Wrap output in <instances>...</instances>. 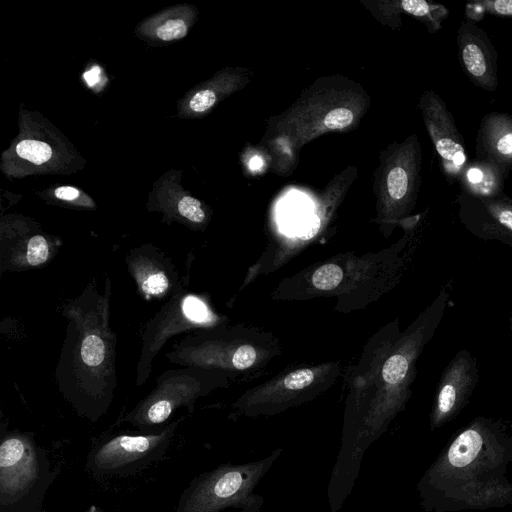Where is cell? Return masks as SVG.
<instances>
[{"mask_svg": "<svg viewBox=\"0 0 512 512\" xmlns=\"http://www.w3.org/2000/svg\"><path fill=\"white\" fill-rule=\"evenodd\" d=\"M512 420L478 416L458 429L416 485L425 512L512 505Z\"/></svg>", "mask_w": 512, "mask_h": 512, "instance_id": "cell-1", "label": "cell"}, {"mask_svg": "<svg viewBox=\"0 0 512 512\" xmlns=\"http://www.w3.org/2000/svg\"><path fill=\"white\" fill-rule=\"evenodd\" d=\"M283 448L253 462L224 464L203 475L188 495L183 512H220L232 507L239 512H260L264 498L256 486L280 457Z\"/></svg>", "mask_w": 512, "mask_h": 512, "instance_id": "cell-2", "label": "cell"}, {"mask_svg": "<svg viewBox=\"0 0 512 512\" xmlns=\"http://www.w3.org/2000/svg\"><path fill=\"white\" fill-rule=\"evenodd\" d=\"M418 107L439 156L444 177L452 185L459 181L468 162L465 141L445 101L435 91L424 92Z\"/></svg>", "mask_w": 512, "mask_h": 512, "instance_id": "cell-3", "label": "cell"}, {"mask_svg": "<svg viewBox=\"0 0 512 512\" xmlns=\"http://www.w3.org/2000/svg\"><path fill=\"white\" fill-rule=\"evenodd\" d=\"M457 215L463 227L485 241H498L512 247V198L504 192L475 196L459 191Z\"/></svg>", "mask_w": 512, "mask_h": 512, "instance_id": "cell-4", "label": "cell"}, {"mask_svg": "<svg viewBox=\"0 0 512 512\" xmlns=\"http://www.w3.org/2000/svg\"><path fill=\"white\" fill-rule=\"evenodd\" d=\"M479 381L475 357L466 349L459 350L445 367L430 414V429L452 421L468 403Z\"/></svg>", "mask_w": 512, "mask_h": 512, "instance_id": "cell-5", "label": "cell"}, {"mask_svg": "<svg viewBox=\"0 0 512 512\" xmlns=\"http://www.w3.org/2000/svg\"><path fill=\"white\" fill-rule=\"evenodd\" d=\"M162 312L149 325L144 336L142 359L139 362L141 374L137 378V384L145 382L150 360L162 346L167 337L173 333L188 329L193 325H200L210 320V312L206 305L197 297L185 295L181 299L174 297L166 304Z\"/></svg>", "mask_w": 512, "mask_h": 512, "instance_id": "cell-6", "label": "cell"}, {"mask_svg": "<svg viewBox=\"0 0 512 512\" xmlns=\"http://www.w3.org/2000/svg\"><path fill=\"white\" fill-rule=\"evenodd\" d=\"M456 44L460 65L468 79L484 91H496L498 54L487 32L464 17L457 29Z\"/></svg>", "mask_w": 512, "mask_h": 512, "instance_id": "cell-7", "label": "cell"}, {"mask_svg": "<svg viewBox=\"0 0 512 512\" xmlns=\"http://www.w3.org/2000/svg\"><path fill=\"white\" fill-rule=\"evenodd\" d=\"M475 158L509 174L512 170L511 114L495 111L482 117L476 134Z\"/></svg>", "mask_w": 512, "mask_h": 512, "instance_id": "cell-8", "label": "cell"}, {"mask_svg": "<svg viewBox=\"0 0 512 512\" xmlns=\"http://www.w3.org/2000/svg\"><path fill=\"white\" fill-rule=\"evenodd\" d=\"M2 493L16 494L27 488L36 477L33 449L20 438L6 439L0 447Z\"/></svg>", "mask_w": 512, "mask_h": 512, "instance_id": "cell-9", "label": "cell"}, {"mask_svg": "<svg viewBox=\"0 0 512 512\" xmlns=\"http://www.w3.org/2000/svg\"><path fill=\"white\" fill-rule=\"evenodd\" d=\"M164 435L118 436L104 444L95 455V463L105 469L117 468L148 455Z\"/></svg>", "mask_w": 512, "mask_h": 512, "instance_id": "cell-10", "label": "cell"}, {"mask_svg": "<svg viewBox=\"0 0 512 512\" xmlns=\"http://www.w3.org/2000/svg\"><path fill=\"white\" fill-rule=\"evenodd\" d=\"M508 173L499 167L474 158L467 162L458 181L460 191L475 196H493L503 193Z\"/></svg>", "mask_w": 512, "mask_h": 512, "instance_id": "cell-11", "label": "cell"}, {"mask_svg": "<svg viewBox=\"0 0 512 512\" xmlns=\"http://www.w3.org/2000/svg\"><path fill=\"white\" fill-rule=\"evenodd\" d=\"M173 387V383L170 384V388L165 385H162L161 388L158 387L138 410V419L149 424L162 423L176 406L188 401L195 391L188 384V376L184 382L177 384V388Z\"/></svg>", "mask_w": 512, "mask_h": 512, "instance_id": "cell-12", "label": "cell"}, {"mask_svg": "<svg viewBox=\"0 0 512 512\" xmlns=\"http://www.w3.org/2000/svg\"><path fill=\"white\" fill-rule=\"evenodd\" d=\"M81 336L76 352L78 357L75 360L80 378L85 376L92 380L98 376V373L103 376L109 356L104 339L95 332H88Z\"/></svg>", "mask_w": 512, "mask_h": 512, "instance_id": "cell-13", "label": "cell"}, {"mask_svg": "<svg viewBox=\"0 0 512 512\" xmlns=\"http://www.w3.org/2000/svg\"><path fill=\"white\" fill-rule=\"evenodd\" d=\"M132 267L134 277L141 291L147 297L162 295L170 287L167 273L157 262L138 258L134 261Z\"/></svg>", "mask_w": 512, "mask_h": 512, "instance_id": "cell-14", "label": "cell"}, {"mask_svg": "<svg viewBox=\"0 0 512 512\" xmlns=\"http://www.w3.org/2000/svg\"><path fill=\"white\" fill-rule=\"evenodd\" d=\"M399 5L403 11L423 22L430 33L439 31L449 16L446 6L425 0H403Z\"/></svg>", "mask_w": 512, "mask_h": 512, "instance_id": "cell-15", "label": "cell"}, {"mask_svg": "<svg viewBox=\"0 0 512 512\" xmlns=\"http://www.w3.org/2000/svg\"><path fill=\"white\" fill-rule=\"evenodd\" d=\"M16 153L22 159L37 165L50 160L52 157L51 147L47 143L35 139L20 141L16 146Z\"/></svg>", "mask_w": 512, "mask_h": 512, "instance_id": "cell-16", "label": "cell"}, {"mask_svg": "<svg viewBox=\"0 0 512 512\" xmlns=\"http://www.w3.org/2000/svg\"><path fill=\"white\" fill-rule=\"evenodd\" d=\"M343 278L342 269L333 263L319 267L312 275V284L315 288L328 291L336 288Z\"/></svg>", "mask_w": 512, "mask_h": 512, "instance_id": "cell-17", "label": "cell"}, {"mask_svg": "<svg viewBox=\"0 0 512 512\" xmlns=\"http://www.w3.org/2000/svg\"><path fill=\"white\" fill-rule=\"evenodd\" d=\"M355 119V113L347 106H337L329 110L322 121L327 130H342L349 127Z\"/></svg>", "mask_w": 512, "mask_h": 512, "instance_id": "cell-18", "label": "cell"}, {"mask_svg": "<svg viewBox=\"0 0 512 512\" xmlns=\"http://www.w3.org/2000/svg\"><path fill=\"white\" fill-rule=\"evenodd\" d=\"M188 25L182 18H168L159 23L154 33L163 41L183 38L187 34Z\"/></svg>", "mask_w": 512, "mask_h": 512, "instance_id": "cell-19", "label": "cell"}, {"mask_svg": "<svg viewBox=\"0 0 512 512\" xmlns=\"http://www.w3.org/2000/svg\"><path fill=\"white\" fill-rule=\"evenodd\" d=\"M49 257V245L41 235H35L27 243L26 261L31 266H38L47 261Z\"/></svg>", "mask_w": 512, "mask_h": 512, "instance_id": "cell-20", "label": "cell"}, {"mask_svg": "<svg viewBox=\"0 0 512 512\" xmlns=\"http://www.w3.org/2000/svg\"><path fill=\"white\" fill-rule=\"evenodd\" d=\"M178 212L191 222L201 223L205 219V212L201 203L190 196H184L177 205Z\"/></svg>", "mask_w": 512, "mask_h": 512, "instance_id": "cell-21", "label": "cell"}, {"mask_svg": "<svg viewBox=\"0 0 512 512\" xmlns=\"http://www.w3.org/2000/svg\"><path fill=\"white\" fill-rule=\"evenodd\" d=\"M218 99V91L209 87L199 90L189 101V108L196 113H202L209 110Z\"/></svg>", "mask_w": 512, "mask_h": 512, "instance_id": "cell-22", "label": "cell"}, {"mask_svg": "<svg viewBox=\"0 0 512 512\" xmlns=\"http://www.w3.org/2000/svg\"><path fill=\"white\" fill-rule=\"evenodd\" d=\"M315 374L311 369H300L289 373L284 378V387L287 390H300L308 387L314 380Z\"/></svg>", "mask_w": 512, "mask_h": 512, "instance_id": "cell-23", "label": "cell"}, {"mask_svg": "<svg viewBox=\"0 0 512 512\" xmlns=\"http://www.w3.org/2000/svg\"><path fill=\"white\" fill-rule=\"evenodd\" d=\"M257 358V353L251 345H241L232 354L231 365L239 370L251 367Z\"/></svg>", "mask_w": 512, "mask_h": 512, "instance_id": "cell-24", "label": "cell"}, {"mask_svg": "<svg viewBox=\"0 0 512 512\" xmlns=\"http://www.w3.org/2000/svg\"><path fill=\"white\" fill-rule=\"evenodd\" d=\"M486 14L496 17H512V0H480Z\"/></svg>", "mask_w": 512, "mask_h": 512, "instance_id": "cell-25", "label": "cell"}, {"mask_svg": "<svg viewBox=\"0 0 512 512\" xmlns=\"http://www.w3.org/2000/svg\"><path fill=\"white\" fill-rule=\"evenodd\" d=\"M464 14H465V18L478 23L480 20H482L484 18V16L486 15V12L479 0V1L468 2L465 5V13Z\"/></svg>", "mask_w": 512, "mask_h": 512, "instance_id": "cell-26", "label": "cell"}, {"mask_svg": "<svg viewBox=\"0 0 512 512\" xmlns=\"http://www.w3.org/2000/svg\"><path fill=\"white\" fill-rule=\"evenodd\" d=\"M54 194L58 199L73 201L79 197L80 191L71 186H61L54 191Z\"/></svg>", "mask_w": 512, "mask_h": 512, "instance_id": "cell-27", "label": "cell"}, {"mask_svg": "<svg viewBox=\"0 0 512 512\" xmlns=\"http://www.w3.org/2000/svg\"><path fill=\"white\" fill-rule=\"evenodd\" d=\"M97 68H94L93 70L89 71L88 73H86L84 75V77L86 78L87 82L90 84V85H93L94 84V80L93 79H97V75L99 72H95Z\"/></svg>", "mask_w": 512, "mask_h": 512, "instance_id": "cell-28", "label": "cell"}, {"mask_svg": "<svg viewBox=\"0 0 512 512\" xmlns=\"http://www.w3.org/2000/svg\"><path fill=\"white\" fill-rule=\"evenodd\" d=\"M509 326L512 333V303H511V310H510V316H509Z\"/></svg>", "mask_w": 512, "mask_h": 512, "instance_id": "cell-29", "label": "cell"}]
</instances>
